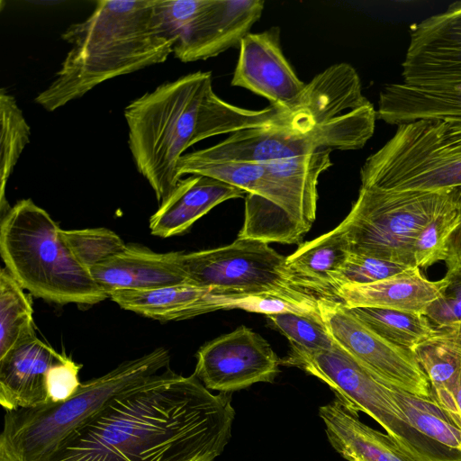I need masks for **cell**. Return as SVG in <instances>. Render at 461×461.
<instances>
[{"label": "cell", "instance_id": "6da1fadb", "mask_svg": "<svg viewBox=\"0 0 461 461\" xmlns=\"http://www.w3.org/2000/svg\"><path fill=\"white\" fill-rule=\"evenodd\" d=\"M234 417L226 393L168 366L113 399L42 461H214Z\"/></svg>", "mask_w": 461, "mask_h": 461}, {"label": "cell", "instance_id": "7a4b0ae2", "mask_svg": "<svg viewBox=\"0 0 461 461\" xmlns=\"http://www.w3.org/2000/svg\"><path fill=\"white\" fill-rule=\"evenodd\" d=\"M123 114L136 168L159 204L181 180L178 161L194 144L246 129L294 126L291 117L271 105L250 110L222 100L213 91L210 71L163 83L130 103Z\"/></svg>", "mask_w": 461, "mask_h": 461}, {"label": "cell", "instance_id": "3957f363", "mask_svg": "<svg viewBox=\"0 0 461 461\" xmlns=\"http://www.w3.org/2000/svg\"><path fill=\"white\" fill-rule=\"evenodd\" d=\"M61 38L70 49L51 83L34 99L48 112L106 80L163 63L175 43L157 0L97 1L91 14L69 25Z\"/></svg>", "mask_w": 461, "mask_h": 461}, {"label": "cell", "instance_id": "277c9868", "mask_svg": "<svg viewBox=\"0 0 461 461\" xmlns=\"http://www.w3.org/2000/svg\"><path fill=\"white\" fill-rule=\"evenodd\" d=\"M169 361L168 350L158 348L81 383L68 400L6 411L0 435V461L44 460L113 399L149 383L169 366Z\"/></svg>", "mask_w": 461, "mask_h": 461}, {"label": "cell", "instance_id": "5b68a950", "mask_svg": "<svg viewBox=\"0 0 461 461\" xmlns=\"http://www.w3.org/2000/svg\"><path fill=\"white\" fill-rule=\"evenodd\" d=\"M5 268L32 295L59 304H95L109 296L75 258L50 215L23 199L1 218Z\"/></svg>", "mask_w": 461, "mask_h": 461}, {"label": "cell", "instance_id": "8992f818", "mask_svg": "<svg viewBox=\"0 0 461 461\" xmlns=\"http://www.w3.org/2000/svg\"><path fill=\"white\" fill-rule=\"evenodd\" d=\"M185 283L236 294L276 298L320 314L318 301L333 297L300 276L268 243L237 238L232 243L194 252H176Z\"/></svg>", "mask_w": 461, "mask_h": 461}, {"label": "cell", "instance_id": "52a82bcc", "mask_svg": "<svg viewBox=\"0 0 461 461\" xmlns=\"http://www.w3.org/2000/svg\"><path fill=\"white\" fill-rule=\"evenodd\" d=\"M361 185L385 190L461 187V120H419L397 126L360 169Z\"/></svg>", "mask_w": 461, "mask_h": 461}, {"label": "cell", "instance_id": "ba28073f", "mask_svg": "<svg viewBox=\"0 0 461 461\" xmlns=\"http://www.w3.org/2000/svg\"><path fill=\"white\" fill-rule=\"evenodd\" d=\"M282 364L297 366L326 384L345 404L375 420L417 461H461V451L442 447L417 429L397 404L391 385L337 343L330 350L314 353L291 349Z\"/></svg>", "mask_w": 461, "mask_h": 461}, {"label": "cell", "instance_id": "9c48e42d", "mask_svg": "<svg viewBox=\"0 0 461 461\" xmlns=\"http://www.w3.org/2000/svg\"><path fill=\"white\" fill-rule=\"evenodd\" d=\"M452 202V190H385L360 186L357 200L337 226L350 251L416 267L413 243L420 230Z\"/></svg>", "mask_w": 461, "mask_h": 461}, {"label": "cell", "instance_id": "30bf717a", "mask_svg": "<svg viewBox=\"0 0 461 461\" xmlns=\"http://www.w3.org/2000/svg\"><path fill=\"white\" fill-rule=\"evenodd\" d=\"M376 110L369 104L309 131L287 126L242 130L206 149L181 158L197 162H271L309 155L321 149L354 150L373 136Z\"/></svg>", "mask_w": 461, "mask_h": 461}, {"label": "cell", "instance_id": "8fae6325", "mask_svg": "<svg viewBox=\"0 0 461 461\" xmlns=\"http://www.w3.org/2000/svg\"><path fill=\"white\" fill-rule=\"evenodd\" d=\"M262 0H157L162 23L182 62L214 58L242 40L260 19Z\"/></svg>", "mask_w": 461, "mask_h": 461}, {"label": "cell", "instance_id": "7c38bea8", "mask_svg": "<svg viewBox=\"0 0 461 461\" xmlns=\"http://www.w3.org/2000/svg\"><path fill=\"white\" fill-rule=\"evenodd\" d=\"M320 315L336 343L382 382L410 393L429 396V382L411 350L369 329L341 301L321 297Z\"/></svg>", "mask_w": 461, "mask_h": 461}, {"label": "cell", "instance_id": "4fadbf2b", "mask_svg": "<svg viewBox=\"0 0 461 461\" xmlns=\"http://www.w3.org/2000/svg\"><path fill=\"white\" fill-rule=\"evenodd\" d=\"M239 50L231 86L267 99L271 106L293 119L294 130L312 129L303 113L306 84L282 50L279 28L249 32Z\"/></svg>", "mask_w": 461, "mask_h": 461}, {"label": "cell", "instance_id": "5bb4252c", "mask_svg": "<svg viewBox=\"0 0 461 461\" xmlns=\"http://www.w3.org/2000/svg\"><path fill=\"white\" fill-rule=\"evenodd\" d=\"M111 300L121 308L160 321H181L218 310L240 309L267 315L303 310L276 298L178 284L145 291H118Z\"/></svg>", "mask_w": 461, "mask_h": 461}, {"label": "cell", "instance_id": "9a60e30c", "mask_svg": "<svg viewBox=\"0 0 461 461\" xmlns=\"http://www.w3.org/2000/svg\"><path fill=\"white\" fill-rule=\"evenodd\" d=\"M280 364L263 337L240 326L200 348L194 375L208 390L228 393L273 382Z\"/></svg>", "mask_w": 461, "mask_h": 461}, {"label": "cell", "instance_id": "2e32d148", "mask_svg": "<svg viewBox=\"0 0 461 461\" xmlns=\"http://www.w3.org/2000/svg\"><path fill=\"white\" fill-rule=\"evenodd\" d=\"M402 68L411 86L461 82V1L411 26Z\"/></svg>", "mask_w": 461, "mask_h": 461}, {"label": "cell", "instance_id": "e0dca14e", "mask_svg": "<svg viewBox=\"0 0 461 461\" xmlns=\"http://www.w3.org/2000/svg\"><path fill=\"white\" fill-rule=\"evenodd\" d=\"M36 333L0 358V403L6 411L50 403L47 377L50 369L64 360Z\"/></svg>", "mask_w": 461, "mask_h": 461}, {"label": "cell", "instance_id": "ac0fdd59", "mask_svg": "<svg viewBox=\"0 0 461 461\" xmlns=\"http://www.w3.org/2000/svg\"><path fill=\"white\" fill-rule=\"evenodd\" d=\"M89 271L108 296L118 291L153 290L185 283L176 252L157 253L138 246H126Z\"/></svg>", "mask_w": 461, "mask_h": 461}, {"label": "cell", "instance_id": "d6986e66", "mask_svg": "<svg viewBox=\"0 0 461 461\" xmlns=\"http://www.w3.org/2000/svg\"><path fill=\"white\" fill-rule=\"evenodd\" d=\"M247 193L219 179L191 175L181 179L149 219L150 233L168 238L187 230L216 205Z\"/></svg>", "mask_w": 461, "mask_h": 461}, {"label": "cell", "instance_id": "ffe728a7", "mask_svg": "<svg viewBox=\"0 0 461 461\" xmlns=\"http://www.w3.org/2000/svg\"><path fill=\"white\" fill-rule=\"evenodd\" d=\"M319 415L330 446L347 461H417L338 398L321 406Z\"/></svg>", "mask_w": 461, "mask_h": 461}, {"label": "cell", "instance_id": "44dd1931", "mask_svg": "<svg viewBox=\"0 0 461 461\" xmlns=\"http://www.w3.org/2000/svg\"><path fill=\"white\" fill-rule=\"evenodd\" d=\"M376 118L397 126L419 120H461V82L389 84L379 94Z\"/></svg>", "mask_w": 461, "mask_h": 461}, {"label": "cell", "instance_id": "7402d4cb", "mask_svg": "<svg viewBox=\"0 0 461 461\" xmlns=\"http://www.w3.org/2000/svg\"><path fill=\"white\" fill-rule=\"evenodd\" d=\"M444 277L427 279L417 267L389 278L366 285H345L333 291L347 307H373L424 314L445 287Z\"/></svg>", "mask_w": 461, "mask_h": 461}, {"label": "cell", "instance_id": "603a6c76", "mask_svg": "<svg viewBox=\"0 0 461 461\" xmlns=\"http://www.w3.org/2000/svg\"><path fill=\"white\" fill-rule=\"evenodd\" d=\"M435 328L411 352L428 376L429 397L455 425V396L461 378V323Z\"/></svg>", "mask_w": 461, "mask_h": 461}, {"label": "cell", "instance_id": "cb8c5ba5", "mask_svg": "<svg viewBox=\"0 0 461 461\" xmlns=\"http://www.w3.org/2000/svg\"><path fill=\"white\" fill-rule=\"evenodd\" d=\"M346 234L338 227L301 244L286 258L288 266L300 276L320 285L332 296L330 277L350 254Z\"/></svg>", "mask_w": 461, "mask_h": 461}, {"label": "cell", "instance_id": "d4e9b609", "mask_svg": "<svg viewBox=\"0 0 461 461\" xmlns=\"http://www.w3.org/2000/svg\"><path fill=\"white\" fill-rule=\"evenodd\" d=\"M330 150L325 149L303 157L262 162L294 194L312 224L316 219L319 177L332 165Z\"/></svg>", "mask_w": 461, "mask_h": 461}, {"label": "cell", "instance_id": "484cf974", "mask_svg": "<svg viewBox=\"0 0 461 461\" xmlns=\"http://www.w3.org/2000/svg\"><path fill=\"white\" fill-rule=\"evenodd\" d=\"M352 313L387 341L408 350L435 332V325L426 315L391 309L357 307Z\"/></svg>", "mask_w": 461, "mask_h": 461}, {"label": "cell", "instance_id": "4316f807", "mask_svg": "<svg viewBox=\"0 0 461 461\" xmlns=\"http://www.w3.org/2000/svg\"><path fill=\"white\" fill-rule=\"evenodd\" d=\"M6 268L0 272V358L35 334L32 301Z\"/></svg>", "mask_w": 461, "mask_h": 461}, {"label": "cell", "instance_id": "83f0119b", "mask_svg": "<svg viewBox=\"0 0 461 461\" xmlns=\"http://www.w3.org/2000/svg\"><path fill=\"white\" fill-rule=\"evenodd\" d=\"M0 210L1 215L11 208L5 198L7 181L25 146L30 142L31 129L15 98L5 88L0 90Z\"/></svg>", "mask_w": 461, "mask_h": 461}, {"label": "cell", "instance_id": "f1b7e54d", "mask_svg": "<svg viewBox=\"0 0 461 461\" xmlns=\"http://www.w3.org/2000/svg\"><path fill=\"white\" fill-rule=\"evenodd\" d=\"M397 404L409 421L438 445L461 451V429L455 426L432 399L391 386Z\"/></svg>", "mask_w": 461, "mask_h": 461}, {"label": "cell", "instance_id": "f546056e", "mask_svg": "<svg viewBox=\"0 0 461 461\" xmlns=\"http://www.w3.org/2000/svg\"><path fill=\"white\" fill-rule=\"evenodd\" d=\"M267 318L287 338L293 350L314 353L336 347L320 314L282 312L267 315Z\"/></svg>", "mask_w": 461, "mask_h": 461}, {"label": "cell", "instance_id": "4dcf8cb0", "mask_svg": "<svg viewBox=\"0 0 461 461\" xmlns=\"http://www.w3.org/2000/svg\"><path fill=\"white\" fill-rule=\"evenodd\" d=\"M61 236L75 258L87 269L112 258L127 246L119 235L106 228L61 230Z\"/></svg>", "mask_w": 461, "mask_h": 461}, {"label": "cell", "instance_id": "1f68e13d", "mask_svg": "<svg viewBox=\"0 0 461 461\" xmlns=\"http://www.w3.org/2000/svg\"><path fill=\"white\" fill-rule=\"evenodd\" d=\"M458 223V214L452 202L418 233L413 243V258L417 267L427 268L444 261L448 240Z\"/></svg>", "mask_w": 461, "mask_h": 461}, {"label": "cell", "instance_id": "d6a6232c", "mask_svg": "<svg viewBox=\"0 0 461 461\" xmlns=\"http://www.w3.org/2000/svg\"><path fill=\"white\" fill-rule=\"evenodd\" d=\"M411 267L384 259L350 252L341 267L331 276L332 290L345 285H366L408 271ZM334 295V294H333Z\"/></svg>", "mask_w": 461, "mask_h": 461}, {"label": "cell", "instance_id": "836d02e7", "mask_svg": "<svg viewBox=\"0 0 461 461\" xmlns=\"http://www.w3.org/2000/svg\"><path fill=\"white\" fill-rule=\"evenodd\" d=\"M444 279L441 295L424 313L435 326L461 323V268L447 271Z\"/></svg>", "mask_w": 461, "mask_h": 461}, {"label": "cell", "instance_id": "e575fe53", "mask_svg": "<svg viewBox=\"0 0 461 461\" xmlns=\"http://www.w3.org/2000/svg\"><path fill=\"white\" fill-rule=\"evenodd\" d=\"M82 366L67 357L49 371L47 388L50 403L68 400L78 390L81 383L78 374Z\"/></svg>", "mask_w": 461, "mask_h": 461}, {"label": "cell", "instance_id": "d590c367", "mask_svg": "<svg viewBox=\"0 0 461 461\" xmlns=\"http://www.w3.org/2000/svg\"><path fill=\"white\" fill-rule=\"evenodd\" d=\"M454 203L458 214V223L450 235L444 260L447 271L461 268V187L452 190Z\"/></svg>", "mask_w": 461, "mask_h": 461}]
</instances>
